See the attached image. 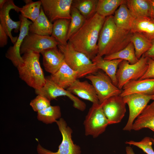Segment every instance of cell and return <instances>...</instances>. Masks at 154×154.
I'll return each instance as SVG.
<instances>
[{
    "instance_id": "4fadbf2b",
    "label": "cell",
    "mask_w": 154,
    "mask_h": 154,
    "mask_svg": "<svg viewBox=\"0 0 154 154\" xmlns=\"http://www.w3.org/2000/svg\"><path fill=\"white\" fill-rule=\"evenodd\" d=\"M101 104L109 125L121 122L126 112V104L122 97L120 95L113 96Z\"/></svg>"
},
{
    "instance_id": "484cf974",
    "label": "cell",
    "mask_w": 154,
    "mask_h": 154,
    "mask_svg": "<svg viewBox=\"0 0 154 154\" xmlns=\"http://www.w3.org/2000/svg\"><path fill=\"white\" fill-rule=\"evenodd\" d=\"M70 19H62L57 20L53 23L51 36L60 44L65 45L68 43V35Z\"/></svg>"
},
{
    "instance_id": "5b68a950",
    "label": "cell",
    "mask_w": 154,
    "mask_h": 154,
    "mask_svg": "<svg viewBox=\"0 0 154 154\" xmlns=\"http://www.w3.org/2000/svg\"><path fill=\"white\" fill-rule=\"evenodd\" d=\"M148 58L143 55L136 63L131 64L123 60L118 66L116 76L117 87L121 90L123 86L130 80L140 79L144 74L148 67Z\"/></svg>"
},
{
    "instance_id": "44dd1931",
    "label": "cell",
    "mask_w": 154,
    "mask_h": 154,
    "mask_svg": "<svg viewBox=\"0 0 154 154\" xmlns=\"http://www.w3.org/2000/svg\"><path fill=\"white\" fill-rule=\"evenodd\" d=\"M123 60H106L102 56L97 55L92 61L99 69L103 70L110 78L113 83L117 86V83L116 74L117 68Z\"/></svg>"
},
{
    "instance_id": "ba28073f",
    "label": "cell",
    "mask_w": 154,
    "mask_h": 154,
    "mask_svg": "<svg viewBox=\"0 0 154 154\" xmlns=\"http://www.w3.org/2000/svg\"><path fill=\"white\" fill-rule=\"evenodd\" d=\"M85 78L91 82L94 87L100 104L111 97L120 95L121 92L122 90L113 83L105 73L98 71Z\"/></svg>"
},
{
    "instance_id": "4316f807",
    "label": "cell",
    "mask_w": 154,
    "mask_h": 154,
    "mask_svg": "<svg viewBox=\"0 0 154 154\" xmlns=\"http://www.w3.org/2000/svg\"><path fill=\"white\" fill-rule=\"evenodd\" d=\"M103 58L106 60L121 59L127 61L131 64H135L139 60L136 56L134 47L131 42L123 49L117 52L105 56Z\"/></svg>"
},
{
    "instance_id": "3957f363",
    "label": "cell",
    "mask_w": 154,
    "mask_h": 154,
    "mask_svg": "<svg viewBox=\"0 0 154 154\" xmlns=\"http://www.w3.org/2000/svg\"><path fill=\"white\" fill-rule=\"evenodd\" d=\"M40 54L32 51L24 53L23 62L17 67L19 77L35 90L41 88L46 81L39 62Z\"/></svg>"
},
{
    "instance_id": "52a82bcc",
    "label": "cell",
    "mask_w": 154,
    "mask_h": 154,
    "mask_svg": "<svg viewBox=\"0 0 154 154\" xmlns=\"http://www.w3.org/2000/svg\"><path fill=\"white\" fill-rule=\"evenodd\" d=\"M85 133L93 138L98 137L106 130L109 125L101 104H92L84 122Z\"/></svg>"
},
{
    "instance_id": "30bf717a",
    "label": "cell",
    "mask_w": 154,
    "mask_h": 154,
    "mask_svg": "<svg viewBox=\"0 0 154 154\" xmlns=\"http://www.w3.org/2000/svg\"><path fill=\"white\" fill-rule=\"evenodd\" d=\"M40 0L43 11L52 23L60 19H71L73 0Z\"/></svg>"
},
{
    "instance_id": "83f0119b",
    "label": "cell",
    "mask_w": 154,
    "mask_h": 154,
    "mask_svg": "<svg viewBox=\"0 0 154 154\" xmlns=\"http://www.w3.org/2000/svg\"><path fill=\"white\" fill-rule=\"evenodd\" d=\"M98 0H73L72 6L76 8L86 19L96 13Z\"/></svg>"
},
{
    "instance_id": "e575fe53",
    "label": "cell",
    "mask_w": 154,
    "mask_h": 154,
    "mask_svg": "<svg viewBox=\"0 0 154 154\" xmlns=\"http://www.w3.org/2000/svg\"><path fill=\"white\" fill-rule=\"evenodd\" d=\"M50 101L43 96L38 95L31 101L30 105L34 111L38 112L51 106Z\"/></svg>"
},
{
    "instance_id": "7bdbcfd3",
    "label": "cell",
    "mask_w": 154,
    "mask_h": 154,
    "mask_svg": "<svg viewBox=\"0 0 154 154\" xmlns=\"http://www.w3.org/2000/svg\"><path fill=\"white\" fill-rule=\"evenodd\" d=\"M153 144L154 145V139L153 138H151Z\"/></svg>"
},
{
    "instance_id": "d4e9b609",
    "label": "cell",
    "mask_w": 154,
    "mask_h": 154,
    "mask_svg": "<svg viewBox=\"0 0 154 154\" xmlns=\"http://www.w3.org/2000/svg\"><path fill=\"white\" fill-rule=\"evenodd\" d=\"M114 13V20L117 26L122 29L131 31L134 18L125 3L121 4Z\"/></svg>"
},
{
    "instance_id": "f546056e",
    "label": "cell",
    "mask_w": 154,
    "mask_h": 154,
    "mask_svg": "<svg viewBox=\"0 0 154 154\" xmlns=\"http://www.w3.org/2000/svg\"><path fill=\"white\" fill-rule=\"evenodd\" d=\"M125 0H98L96 13L105 17L112 15Z\"/></svg>"
},
{
    "instance_id": "836d02e7",
    "label": "cell",
    "mask_w": 154,
    "mask_h": 154,
    "mask_svg": "<svg viewBox=\"0 0 154 154\" xmlns=\"http://www.w3.org/2000/svg\"><path fill=\"white\" fill-rule=\"evenodd\" d=\"M125 143L136 146L147 154H154V151L152 147L153 143L151 138L149 137H146L139 141L130 140L126 141Z\"/></svg>"
},
{
    "instance_id": "603a6c76",
    "label": "cell",
    "mask_w": 154,
    "mask_h": 154,
    "mask_svg": "<svg viewBox=\"0 0 154 154\" xmlns=\"http://www.w3.org/2000/svg\"><path fill=\"white\" fill-rule=\"evenodd\" d=\"M144 35L152 40L154 39V19L151 18H134L131 30Z\"/></svg>"
},
{
    "instance_id": "d590c367",
    "label": "cell",
    "mask_w": 154,
    "mask_h": 154,
    "mask_svg": "<svg viewBox=\"0 0 154 154\" xmlns=\"http://www.w3.org/2000/svg\"><path fill=\"white\" fill-rule=\"evenodd\" d=\"M148 67L146 72L139 80L154 78V60L148 58Z\"/></svg>"
},
{
    "instance_id": "277c9868",
    "label": "cell",
    "mask_w": 154,
    "mask_h": 154,
    "mask_svg": "<svg viewBox=\"0 0 154 154\" xmlns=\"http://www.w3.org/2000/svg\"><path fill=\"white\" fill-rule=\"evenodd\" d=\"M58 47L64 56L65 62L77 72L78 78L98 71L91 60L83 53L76 50L69 42L65 45L59 44Z\"/></svg>"
},
{
    "instance_id": "d6a6232c",
    "label": "cell",
    "mask_w": 154,
    "mask_h": 154,
    "mask_svg": "<svg viewBox=\"0 0 154 154\" xmlns=\"http://www.w3.org/2000/svg\"><path fill=\"white\" fill-rule=\"evenodd\" d=\"M70 14L71 19L67 38L68 41L82 27L86 20L76 8L72 6Z\"/></svg>"
},
{
    "instance_id": "b9f144b4",
    "label": "cell",
    "mask_w": 154,
    "mask_h": 154,
    "mask_svg": "<svg viewBox=\"0 0 154 154\" xmlns=\"http://www.w3.org/2000/svg\"><path fill=\"white\" fill-rule=\"evenodd\" d=\"M152 98L151 100H153V101H154V94L152 95Z\"/></svg>"
},
{
    "instance_id": "f1b7e54d",
    "label": "cell",
    "mask_w": 154,
    "mask_h": 154,
    "mask_svg": "<svg viewBox=\"0 0 154 154\" xmlns=\"http://www.w3.org/2000/svg\"><path fill=\"white\" fill-rule=\"evenodd\" d=\"M131 42L133 45L136 56L139 59L151 46V41L139 33H133Z\"/></svg>"
},
{
    "instance_id": "e0dca14e",
    "label": "cell",
    "mask_w": 154,
    "mask_h": 154,
    "mask_svg": "<svg viewBox=\"0 0 154 154\" xmlns=\"http://www.w3.org/2000/svg\"><path fill=\"white\" fill-rule=\"evenodd\" d=\"M120 95L133 94L151 95L154 94V78L130 80L123 87Z\"/></svg>"
},
{
    "instance_id": "9a60e30c",
    "label": "cell",
    "mask_w": 154,
    "mask_h": 154,
    "mask_svg": "<svg viewBox=\"0 0 154 154\" xmlns=\"http://www.w3.org/2000/svg\"><path fill=\"white\" fill-rule=\"evenodd\" d=\"M19 19L21 21V24L17 39L14 45L9 48L5 54L6 57L17 67L23 62L20 49L25 38L29 33V26L33 23L21 15L19 16Z\"/></svg>"
},
{
    "instance_id": "ab89813d",
    "label": "cell",
    "mask_w": 154,
    "mask_h": 154,
    "mask_svg": "<svg viewBox=\"0 0 154 154\" xmlns=\"http://www.w3.org/2000/svg\"><path fill=\"white\" fill-rule=\"evenodd\" d=\"M126 154H135L132 148L130 146H127L125 148Z\"/></svg>"
},
{
    "instance_id": "d6986e66",
    "label": "cell",
    "mask_w": 154,
    "mask_h": 154,
    "mask_svg": "<svg viewBox=\"0 0 154 154\" xmlns=\"http://www.w3.org/2000/svg\"><path fill=\"white\" fill-rule=\"evenodd\" d=\"M48 77L59 86L66 89L78 79V74L64 62L56 72Z\"/></svg>"
},
{
    "instance_id": "60d3db41",
    "label": "cell",
    "mask_w": 154,
    "mask_h": 154,
    "mask_svg": "<svg viewBox=\"0 0 154 154\" xmlns=\"http://www.w3.org/2000/svg\"><path fill=\"white\" fill-rule=\"evenodd\" d=\"M7 1V0H0V9H1L3 7Z\"/></svg>"
},
{
    "instance_id": "f35d334b",
    "label": "cell",
    "mask_w": 154,
    "mask_h": 154,
    "mask_svg": "<svg viewBox=\"0 0 154 154\" xmlns=\"http://www.w3.org/2000/svg\"><path fill=\"white\" fill-rule=\"evenodd\" d=\"M151 10V18L154 19V0H149Z\"/></svg>"
},
{
    "instance_id": "9c48e42d",
    "label": "cell",
    "mask_w": 154,
    "mask_h": 154,
    "mask_svg": "<svg viewBox=\"0 0 154 154\" xmlns=\"http://www.w3.org/2000/svg\"><path fill=\"white\" fill-rule=\"evenodd\" d=\"M45 78L44 85L40 89L35 90L36 94L43 96L50 101L60 96H66L73 102L74 108L82 111L85 110L86 105L83 101L66 89L58 85L48 77Z\"/></svg>"
},
{
    "instance_id": "74e56055",
    "label": "cell",
    "mask_w": 154,
    "mask_h": 154,
    "mask_svg": "<svg viewBox=\"0 0 154 154\" xmlns=\"http://www.w3.org/2000/svg\"><path fill=\"white\" fill-rule=\"evenodd\" d=\"M143 55L148 58L154 60V39L151 40L150 48Z\"/></svg>"
},
{
    "instance_id": "1f68e13d",
    "label": "cell",
    "mask_w": 154,
    "mask_h": 154,
    "mask_svg": "<svg viewBox=\"0 0 154 154\" xmlns=\"http://www.w3.org/2000/svg\"><path fill=\"white\" fill-rule=\"evenodd\" d=\"M24 1L25 5L21 8V15L33 22L39 15L42 2L41 0L33 1L31 0H25Z\"/></svg>"
},
{
    "instance_id": "7c38bea8",
    "label": "cell",
    "mask_w": 154,
    "mask_h": 154,
    "mask_svg": "<svg viewBox=\"0 0 154 154\" xmlns=\"http://www.w3.org/2000/svg\"><path fill=\"white\" fill-rule=\"evenodd\" d=\"M59 44L51 36H43L29 33L23 40L20 53L21 54L32 51L40 53L46 49L57 47Z\"/></svg>"
},
{
    "instance_id": "4dcf8cb0",
    "label": "cell",
    "mask_w": 154,
    "mask_h": 154,
    "mask_svg": "<svg viewBox=\"0 0 154 154\" xmlns=\"http://www.w3.org/2000/svg\"><path fill=\"white\" fill-rule=\"evenodd\" d=\"M61 109L58 106H50L37 112L38 119L46 124L56 123L61 118Z\"/></svg>"
},
{
    "instance_id": "5bb4252c",
    "label": "cell",
    "mask_w": 154,
    "mask_h": 154,
    "mask_svg": "<svg viewBox=\"0 0 154 154\" xmlns=\"http://www.w3.org/2000/svg\"><path fill=\"white\" fill-rule=\"evenodd\" d=\"M21 9L15 4L13 0H7L3 7L0 9V24L13 44L16 41L18 36L13 37L11 31L14 29V32L17 33L20 31L21 21L20 20L17 21H13L10 18L9 13L11 9H14L19 13Z\"/></svg>"
},
{
    "instance_id": "cb8c5ba5",
    "label": "cell",
    "mask_w": 154,
    "mask_h": 154,
    "mask_svg": "<svg viewBox=\"0 0 154 154\" xmlns=\"http://www.w3.org/2000/svg\"><path fill=\"white\" fill-rule=\"evenodd\" d=\"M52 26L53 23L48 20L41 6L39 15L29 26V32L41 35L51 36Z\"/></svg>"
},
{
    "instance_id": "8992f818",
    "label": "cell",
    "mask_w": 154,
    "mask_h": 154,
    "mask_svg": "<svg viewBox=\"0 0 154 154\" xmlns=\"http://www.w3.org/2000/svg\"><path fill=\"white\" fill-rule=\"evenodd\" d=\"M62 135V141L58 150L53 152L42 147L39 144L37 146L38 154H81V148L75 144L72 139V130L66 121L60 118L56 122Z\"/></svg>"
},
{
    "instance_id": "ffe728a7",
    "label": "cell",
    "mask_w": 154,
    "mask_h": 154,
    "mask_svg": "<svg viewBox=\"0 0 154 154\" xmlns=\"http://www.w3.org/2000/svg\"><path fill=\"white\" fill-rule=\"evenodd\" d=\"M149 128L154 133V101L146 106L133 124L132 130L139 131ZM154 139V135L153 136Z\"/></svg>"
},
{
    "instance_id": "8fae6325",
    "label": "cell",
    "mask_w": 154,
    "mask_h": 154,
    "mask_svg": "<svg viewBox=\"0 0 154 154\" xmlns=\"http://www.w3.org/2000/svg\"><path fill=\"white\" fill-rule=\"evenodd\" d=\"M151 95L133 94L122 97L124 102L128 106L129 112L128 119L123 129V130L130 131L132 130L134 121L151 100Z\"/></svg>"
},
{
    "instance_id": "ac0fdd59",
    "label": "cell",
    "mask_w": 154,
    "mask_h": 154,
    "mask_svg": "<svg viewBox=\"0 0 154 154\" xmlns=\"http://www.w3.org/2000/svg\"><path fill=\"white\" fill-rule=\"evenodd\" d=\"M40 53L44 68L51 74L56 72L64 62V56L58 46L46 49Z\"/></svg>"
},
{
    "instance_id": "7a4b0ae2",
    "label": "cell",
    "mask_w": 154,
    "mask_h": 154,
    "mask_svg": "<svg viewBox=\"0 0 154 154\" xmlns=\"http://www.w3.org/2000/svg\"><path fill=\"white\" fill-rule=\"evenodd\" d=\"M131 31L120 29L116 25L112 15L106 17L99 35L97 55L102 56L117 52L131 42Z\"/></svg>"
},
{
    "instance_id": "8d00e7d4",
    "label": "cell",
    "mask_w": 154,
    "mask_h": 154,
    "mask_svg": "<svg viewBox=\"0 0 154 154\" xmlns=\"http://www.w3.org/2000/svg\"><path fill=\"white\" fill-rule=\"evenodd\" d=\"M8 35L4 29L0 24V47H3L8 42Z\"/></svg>"
},
{
    "instance_id": "6da1fadb",
    "label": "cell",
    "mask_w": 154,
    "mask_h": 154,
    "mask_svg": "<svg viewBox=\"0 0 154 154\" xmlns=\"http://www.w3.org/2000/svg\"><path fill=\"white\" fill-rule=\"evenodd\" d=\"M106 18L96 13L86 19L82 27L68 41L76 50L83 53L91 60L98 54V40Z\"/></svg>"
},
{
    "instance_id": "7402d4cb",
    "label": "cell",
    "mask_w": 154,
    "mask_h": 154,
    "mask_svg": "<svg viewBox=\"0 0 154 154\" xmlns=\"http://www.w3.org/2000/svg\"><path fill=\"white\" fill-rule=\"evenodd\" d=\"M125 4L134 18H151L149 0H127Z\"/></svg>"
},
{
    "instance_id": "2e32d148",
    "label": "cell",
    "mask_w": 154,
    "mask_h": 154,
    "mask_svg": "<svg viewBox=\"0 0 154 154\" xmlns=\"http://www.w3.org/2000/svg\"><path fill=\"white\" fill-rule=\"evenodd\" d=\"M66 90L74 95L89 101L92 104H100L94 87L86 80L81 81L77 79Z\"/></svg>"
}]
</instances>
